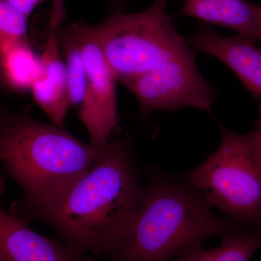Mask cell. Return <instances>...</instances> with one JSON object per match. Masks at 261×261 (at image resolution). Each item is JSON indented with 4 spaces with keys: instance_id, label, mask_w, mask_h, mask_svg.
I'll return each instance as SVG.
<instances>
[{
    "instance_id": "obj_4",
    "label": "cell",
    "mask_w": 261,
    "mask_h": 261,
    "mask_svg": "<svg viewBox=\"0 0 261 261\" xmlns=\"http://www.w3.org/2000/svg\"><path fill=\"white\" fill-rule=\"evenodd\" d=\"M171 0H154L147 10H115L92 29L105 58L122 84L146 74L192 49L167 12Z\"/></svg>"
},
{
    "instance_id": "obj_22",
    "label": "cell",
    "mask_w": 261,
    "mask_h": 261,
    "mask_svg": "<svg viewBox=\"0 0 261 261\" xmlns=\"http://www.w3.org/2000/svg\"><path fill=\"white\" fill-rule=\"evenodd\" d=\"M0 261H5L4 257H3V255L1 254V252H0Z\"/></svg>"
},
{
    "instance_id": "obj_8",
    "label": "cell",
    "mask_w": 261,
    "mask_h": 261,
    "mask_svg": "<svg viewBox=\"0 0 261 261\" xmlns=\"http://www.w3.org/2000/svg\"><path fill=\"white\" fill-rule=\"evenodd\" d=\"M185 39L190 47L222 62L240 79L258 102L260 114L255 125L261 126V48L240 35H219L206 23Z\"/></svg>"
},
{
    "instance_id": "obj_1",
    "label": "cell",
    "mask_w": 261,
    "mask_h": 261,
    "mask_svg": "<svg viewBox=\"0 0 261 261\" xmlns=\"http://www.w3.org/2000/svg\"><path fill=\"white\" fill-rule=\"evenodd\" d=\"M99 152L63 126L38 121L30 106L17 113L3 110L0 163L23 192L10 214L27 222L42 220L88 172Z\"/></svg>"
},
{
    "instance_id": "obj_20",
    "label": "cell",
    "mask_w": 261,
    "mask_h": 261,
    "mask_svg": "<svg viewBox=\"0 0 261 261\" xmlns=\"http://www.w3.org/2000/svg\"><path fill=\"white\" fill-rule=\"evenodd\" d=\"M257 40H260L261 42V15L260 23H259L258 32H257Z\"/></svg>"
},
{
    "instance_id": "obj_14",
    "label": "cell",
    "mask_w": 261,
    "mask_h": 261,
    "mask_svg": "<svg viewBox=\"0 0 261 261\" xmlns=\"http://www.w3.org/2000/svg\"><path fill=\"white\" fill-rule=\"evenodd\" d=\"M68 82L70 107L79 108L83 101L87 86V74L80 45L76 38L68 27L58 33Z\"/></svg>"
},
{
    "instance_id": "obj_11",
    "label": "cell",
    "mask_w": 261,
    "mask_h": 261,
    "mask_svg": "<svg viewBox=\"0 0 261 261\" xmlns=\"http://www.w3.org/2000/svg\"><path fill=\"white\" fill-rule=\"evenodd\" d=\"M178 14L221 25L252 42L257 41L261 5L247 0H185Z\"/></svg>"
},
{
    "instance_id": "obj_6",
    "label": "cell",
    "mask_w": 261,
    "mask_h": 261,
    "mask_svg": "<svg viewBox=\"0 0 261 261\" xmlns=\"http://www.w3.org/2000/svg\"><path fill=\"white\" fill-rule=\"evenodd\" d=\"M123 85L137 98L143 116L188 107L211 111L217 97L197 69L192 49Z\"/></svg>"
},
{
    "instance_id": "obj_10",
    "label": "cell",
    "mask_w": 261,
    "mask_h": 261,
    "mask_svg": "<svg viewBox=\"0 0 261 261\" xmlns=\"http://www.w3.org/2000/svg\"><path fill=\"white\" fill-rule=\"evenodd\" d=\"M58 30L50 29L40 57L41 73L33 85V99L53 124L63 126L70 108L68 82Z\"/></svg>"
},
{
    "instance_id": "obj_7",
    "label": "cell",
    "mask_w": 261,
    "mask_h": 261,
    "mask_svg": "<svg viewBox=\"0 0 261 261\" xmlns=\"http://www.w3.org/2000/svg\"><path fill=\"white\" fill-rule=\"evenodd\" d=\"M68 28L76 38L87 74L83 101L77 110L88 132L90 145L100 150L119 128L116 77L110 68L92 25L75 23Z\"/></svg>"
},
{
    "instance_id": "obj_9",
    "label": "cell",
    "mask_w": 261,
    "mask_h": 261,
    "mask_svg": "<svg viewBox=\"0 0 261 261\" xmlns=\"http://www.w3.org/2000/svg\"><path fill=\"white\" fill-rule=\"evenodd\" d=\"M0 252L5 261H83L86 255L33 231L0 207Z\"/></svg>"
},
{
    "instance_id": "obj_2",
    "label": "cell",
    "mask_w": 261,
    "mask_h": 261,
    "mask_svg": "<svg viewBox=\"0 0 261 261\" xmlns=\"http://www.w3.org/2000/svg\"><path fill=\"white\" fill-rule=\"evenodd\" d=\"M245 226L214 214L187 182L155 178L103 253L111 261H170L202 248L212 237L254 231Z\"/></svg>"
},
{
    "instance_id": "obj_13",
    "label": "cell",
    "mask_w": 261,
    "mask_h": 261,
    "mask_svg": "<svg viewBox=\"0 0 261 261\" xmlns=\"http://www.w3.org/2000/svg\"><path fill=\"white\" fill-rule=\"evenodd\" d=\"M219 246L203 247L170 261H250L261 249V229L230 233L221 237Z\"/></svg>"
},
{
    "instance_id": "obj_5",
    "label": "cell",
    "mask_w": 261,
    "mask_h": 261,
    "mask_svg": "<svg viewBox=\"0 0 261 261\" xmlns=\"http://www.w3.org/2000/svg\"><path fill=\"white\" fill-rule=\"evenodd\" d=\"M219 148L187 175L206 204L228 219L261 229V163L251 133H235L219 123Z\"/></svg>"
},
{
    "instance_id": "obj_19",
    "label": "cell",
    "mask_w": 261,
    "mask_h": 261,
    "mask_svg": "<svg viewBox=\"0 0 261 261\" xmlns=\"http://www.w3.org/2000/svg\"><path fill=\"white\" fill-rule=\"evenodd\" d=\"M5 191V187L4 181H3V178H2L1 175H0V196L3 195Z\"/></svg>"
},
{
    "instance_id": "obj_3",
    "label": "cell",
    "mask_w": 261,
    "mask_h": 261,
    "mask_svg": "<svg viewBox=\"0 0 261 261\" xmlns=\"http://www.w3.org/2000/svg\"><path fill=\"white\" fill-rule=\"evenodd\" d=\"M143 192L129 141H112L42 220L75 251L103 253L126 227Z\"/></svg>"
},
{
    "instance_id": "obj_23",
    "label": "cell",
    "mask_w": 261,
    "mask_h": 261,
    "mask_svg": "<svg viewBox=\"0 0 261 261\" xmlns=\"http://www.w3.org/2000/svg\"><path fill=\"white\" fill-rule=\"evenodd\" d=\"M3 110L0 109V118H1L2 114H3Z\"/></svg>"
},
{
    "instance_id": "obj_21",
    "label": "cell",
    "mask_w": 261,
    "mask_h": 261,
    "mask_svg": "<svg viewBox=\"0 0 261 261\" xmlns=\"http://www.w3.org/2000/svg\"><path fill=\"white\" fill-rule=\"evenodd\" d=\"M83 261H94V258L91 256H87L86 255L85 257H84Z\"/></svg>"
},
{
    "instance_id": "obj_17",
    "label": "cell",
    "mask_w": 261,
    "mask_h": 261,
    "mask_svg": "<svg viewBox=\"0 0 261 261\" xmlns=\"http://www.w3.org/2000/svg\"><path fill=\"white\" fill-rule=\"evenodd\" d=\"M14 8L29 18L43 0H8Z\"/></svg>"
},
{
    "instance_id": "obj_15",
    "label": "cell",
    "mask_w": 261,
    "mask_h": 261,
    "mask_svg": "<svg viewBox=\"0 0 261 261\" xmlns=\"http://www.w3.org/2000/svg\"><path fill=\"white\" fill-rule=\"evenodd\" d=\"M27 40L28 18L8 0H0V53Z\"/></svg>"
},
{
    "instance_id": "obj_16",
    "label": "cell",
    "mask_w": 261,
    "mask_h": 261,
    "mask_svg": "<svg viewBox=\"0 0 261 261\" xmlns=\"http://www.w3.org/2000/svg\"><path fill=\"white\" fill-rule=\"evenodd\" d=\"M51 5L53 9L49 21V28L57 30L59 29L60 25L65 17L64 0H51Z\"/></svg>"
},
{
    "instance_id": "obj_12",
    "label": "cell",
    "mask_w": 261,
    "mask_h": 261,
    "mask_svg": "<svg viewBox=\"0 0 261 261\" xmlns=\"http://www.w3.org/2000/svg\"><path fill=\"white\" fill-rule=\"evenodd\" d=\"M40 73V57L32 49L29 40L0 53V78L13 90L31 91Z\"/></svg>"
},
{
    "instance_id": "obj_18",
    "label": "cell",
    "mask_w": 261,
    "mask_h": 261,
    "mask_svg": "<svg viewBox=\"0 0 261 261\" xmlns=\"http://www.w3.org/2000/svg\"><path fill=\"white\" fill-rule=\"evenodd\" d=\"M250 133H251L252 141H253L255 153L261 163V126L255 125Z\"/></svg>"
}]
</instances>
